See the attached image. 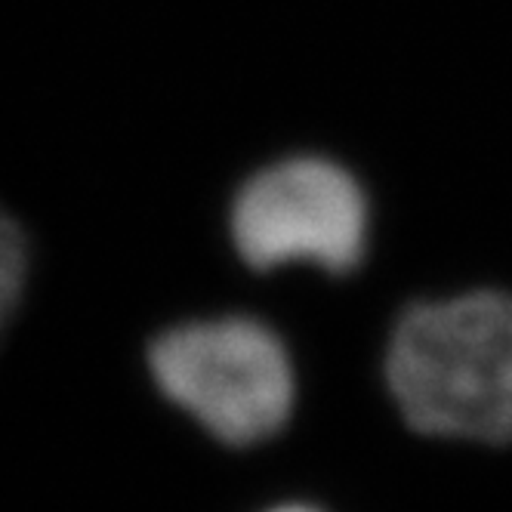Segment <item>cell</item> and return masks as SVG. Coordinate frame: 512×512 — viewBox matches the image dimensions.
I'll return each mask as SVG.
<instances>
[{
    "mask_svg": "<svg viewBox=\"0 0 512 512\" xmlns=\"http://www.w3.org/2000/svg\"><path fill=\"white\" fill-rule=\"evenodd\" d=\"M386 383L405 423L429 438L512 442V290L466 287L405 306Z\"/></svg>",
    "mask_w": 512,
    "mask_h": 512,
    "instance_id": "obj_1",
    "label": "cell"
},
{
    "mask_svg": "<svg viewBox=\"0 0 512 512\" xmlns=\"http://www.w3.org/2000/svg\"><path fill=\"white\" fill-rule=\"evenodd\" d=\"M377 201L355 164L297 149L250 170L229 204V238L250 272L312 266L355 275L371 253Z\"/></svg>",
    "mask_w": 512,
    "mask_h": 512,
    "instance_id": "obj_2",
    "label": "cell"
},
{
    "mask_svg": "<svg viewBox=\"0 0 512 512\" xmlns=\"http://www.w3.org/2000/svg\"><path fill=\"white\" fill-rule=\"evenodd\" d=\"M149 371L167 401L229 448L278 435L297 401L284 340L250 315L170 327L149 349Z\"/></svg>",
    "mask_w": 512,
    "mask_h": 512,
    "instance_id": "obj_3",
    "label": "cell"
},
{
    "mask_svg": "<svg viewBox=\"0 0 512 512\" xmlns=\"http://www.w3.org/2000/svg\"><path fill=\"white\" fill-rule=\"evenodd\" d=\"M28 275V247L13 216L0 207V334L13 318Z\"/></svg>",
    "mask_w": 512,
    "mask_h": 512,
    "instance_id": "obj_4",
    "label": "cell"
},
{
    "mask_svg": "<svg viewBox=\"0 0 512 512\" xmlns=\"http://www.w3.org/2000/svg\"><path fill=\"white\" fill-rule=\"evenodd\" d=\"M266 512H321V509H315L309 503H281V506H272Z\"/></svg>",
    "mask_w": 512,
    "mask_h": 512,
    "instance_id": "obj_5",
    "label": "cell"
}]
</instances>
